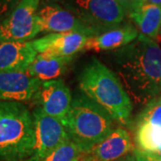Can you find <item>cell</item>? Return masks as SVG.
<instances>
[{
  "instance_id": "cell-25",
  "label": "cell",
  "mask_w": 161,
  "mask_h": 161,
  "mask_svg": "<svg viewBox=\"0 0 161 161\" xmlns=\"http://www.w3.org/2000/svg\"><path fill=\"white\" fill-rule=\"evenodd\" d=\"M21 161H38V160H36L33 157H31V158H27V159H23V160H21Z\"/></svg>"
},
{
  "instance_id": "cell-14",
  "label": "cell",
  "mask_w": 161,
  "mask_h": 161,
  "mask_svg": "<svg viewBox=\"0 0 161 161\" xmlns=\"http://www.w3.org/2000/svg\"><path fill=\"white\" fill-rule=\"evenodd\" d=\"M139 35L138 30L132 23L124 24L98 36L89 38L83 50L114 51L131 44Z\"/></svg>"
},
{
  "instance_id": "cell-10",
  "label": "cell",
  "mask_w": 161,
  "mask_h": 161,
  "mask_svg": "<svg viewBox=\"0 0 161 161\" xmlns=\"http://www.w3.org/2000/svg\"><path fill=\"white\" fill-rule=\"evenodd\" d=\"M135 148L130 133L117 127L107 138L83 153L80 161H115L133 152Z\"/></svg>"
},
{
  "instance_id": "cell-26",
  "label": "cell",
  "mask_w": 161,
  "mask_h": 161,
  "mask_svg": "<svg viewBox=\"0 0 161 161\" xmlns=\"http://www.w3.org/2000/svg\"><path fill=\"white\" fill-rule=\"evenodd\" d=\"M154 154H156V155H158V156H159V157H161V147L158 150V151L156 152V153H154Z\"/></svg>"
},
{
  "instance_id": "cell-21",
  "label": "cell",
  "mask_w": 161,
  "mask_h": 161,
  "mask_svg": "<svg viewBox=\"0 0 161 161\" xmlns=\"http://www.w3.org/2000/svg\"><path fill=\"white\" fill-rule=\"evenodd\" d=\"M122 7L125 15H130L139 6L144 4V0H115Z\"/></svg>"
},
{
  "instance_id": "cell-7",
  "label": "cell",
  "mask_w": 161,
  "mask_h": 161,
  "mask_svg": "<svg viewBox=\"0 0 161 161\" xmlns=\"http://www.w3.org/2000/svg\"><path fill=\"white\" fill-rule=\"evenodd\" d=\"M35 146L32 157L41 161L51 151L70 138L63 122L46 114L40 108L33 113Z\"/></svg>"
},
{
  "instance_id": "cell-12",
  "label": "cell",
  "mask_w": 161,
  "mask_h": 161,
  "mask_svg": "<svg viewBox=\"0 0 161 161\" xmlns=\"http://www.w3.org/2000/svg\"><path fill=\"white\" fill-rule=\"evenodd\" d=\"M88 37L77 32L49 33L31 41L35 50L59 58H72L75 54L83 50Z\"/></svg>"
},
{
  "instance_id": "cell-5",
  "label": "cell",
  "mask_w": 161,
  "mask_h": 161,
  "mask_svg": "<svg viewBox=\"0 0 161 161\" xmlns=\"http://www.w3.org/2000/svg\"><path fill=\"white\" fill-rule=\"evenodd\" d=\"M68 10L98 35L120 26L125 14L115 0H72Z\"/></svg>"
},
{
  "instance_id": "cell-15",
  "label": "cell",
  "mask_w": 161,
  "mask_h": 161,
  "mask_svg": "<svg viewBox=\"0 0 161 161\" xmlns=\"http://www.w3.org/2000/svg\"><path fill=\"white\" fill-rule=\"evenodd\" d=\"M71 59L40 53L31 64L27 74L42 82L57 80L65 74Z\"/></svg>"
},
{
  "instance_id": "cell-18",
  "label": "cell",
  "mask_w": 161,
  "mask_h": 161,
  "mask_svg": "<svg viewBox=\"0 0 161 161\" xmlns=\"http://www.w3.org/2000/svg\"><path fill=\"white\" fill-rule=\"evenodd\" d=\"M82 155L80 147L69 138L41 161H80Z\"/></svg>"
},
{
  "instance_id": "cell-17",
  "label": "cell",
  "mask_w": 161,
  "mask_h": 161,
  "mask_svg": "<svg viewBox=\"0 0 161 161\" xmlns=\"http://www.w3.org/2000/svg\"><path fill=\"white\" fill-rule=\"evenodd\" d=\"M134 126L136 148L144 152L156 153L161 147V127L150 123H141Z\"/></svg>"
},
{
  "instance_id": "cell-6",
  "label": "cell",
  "mask_w": 161,
  "mask_h": 161,
  "mask_svg": "<svg viewBox=\"0 0 161 161\" xmlns=\"http://www.w3.org/2000/svg\"><path fill=\"white\" fill-rule=\"evenodd\" d=\"M40 0H21L0 26V42L28 41L40 32L37 9Z\"/></svg>"
},
{
  "instance_id": "cell-1",
  "label": "cell",
  "mask_w": 161,
  "mask_h": 161,
  "mask_svg": "<svg viewBox=\"0 0 161 161\" xmlns=\"http://www.w3.org/2000/svg\"><path fill=\"white\" fill-rule=\"evenodd\" d=\"M110 64L135 105L146 106L161 96V47L143 35L114 50Z\"/></svg>"
},
{
  "instance_id": "cell-11",
  "label": "cell",
  "mask_w": 161,
  "mask_h": 161,
  "mask_svg": "<svg viewBox=\"0 0 161 161\" xmlns=\"http://www.w3.org/2000/svg\"><path fill=\"white\" fill-rule=\"evenodd\" d=\"M42 81L27 73L0 71V101L23 102L33 99Z\"/></svg>"
},
{
  "instance_id": "cell-19",
  "label": "cell",
  "mask_w": 161,
  "mask_h": 161,
  "mask_svg": "<svg viewBox=\"0 0 161 161\" xmlns=\"http://www.w3.org/2000/svg\"><path fill=\"white\" fill-rule=\"evenodd\" d=\"M141 123H150L161 127V96L154 98L150 103L144 106L143 109L135 119V125Z\"/></svg>"
},
{
  "instance_id": "cell-3",
  "label": "cell",
  "mask_w": 161,
  "mask_h": 161,
  "mask_svg": "<svg viewBox=\"0 0 161 161\" xmlns=\"http://www.w3.org/2000/svg\"><path fill=\"white\" fill-rule=\"evenodd\" d=\"M35 146L33 115L22 102L0 101V161L32 157Z\"/></svg>"
},
{
  "instance_id": "cell-20",
  "label": "cell",
  "mask_w": 161,
  "mask_h": 161,
  "mask_svg": "<svg viewBox=\"0 0 161 161\" xmlns=\"http://www.w3.org/2000/svg\"><path fill=\"white\" fill-rule=\"evenodd\" d=\"M21 0H0V26L11 15Z\"/></svg>"
},
{
  "instance_id": "cell-8",
  "label": "cell",
  "mask_w": 161,
  "mask_h": 161,
  "mask_svg": "<svg viewBox=\"0 0 161 161\" xmlns=\"http://www.w3.org/2000/svg\"><path fill=\"white\" fill-rule=\"evenodd\" d=\"M40 32H77L88 38L98 36L93 30L73 13L58 5H47L38 12Z\"/></svg>"
},
{
  "instance_id": "cell-24",
  "label": "cell",
  "mask_w": 161,
  "mask_h": 161,
  "mask_svg": "<svg viewBox=\"0 0 161 161\" xmlns=\"http://www.w3.org/2000/svg\"><path fill=\"white\" fill-rule=\"evenodd\" d=\"M144 3L155 5V6H160L161 7V0H144Z\"/></svg>"
},
{
  "instance_id": "cell-9",
  "label": "cell",
  "mask_w": 161,
  "mask_h": 161,
  "mask_svg": "<svg viewBox=\"0 0 161 161\" xmlns=\"http://www.w3.org/2000/svg\"><path fill=\"white\" fill-rule=\"evenodd\" d=\"M33 99L39 105L38 108L48 115L62 121L63 124L73 101L69 88L61 79L42 82Z\"/></svg>"
},
{
  "instance_id": "cell-22",
  "label": "cell",
  "mask_w": 161,
  "mask_h": 161,
  "mask_svg": "<svg viewBox=\"0 0 161 161\" xmlns=\"http://www.w3.org/2000/svg\"><path fill=\"white\" fill-rule=\"evenodd\" d=\"M132 153L134 154L138 161H161V157L159 156L153 154V153L144 152L137 148H135V150H133Z\"/></svg>"
},
{
  "instance_id": "cell-27",
  "label": "cell",
  "mask_w": 161,
  "mask_h": 161,
  "mask_svg": "<svg viewBox=\"0 0 161 161\" xmlns=\"http://www.w3.org/2000/svg\"><path fill=\"white\" fill-rule=\"evenodd\" d=\"M159 37H161V26H160V30H159V35H158Z\"/></svg>"
},
{
  "instance_id": "cell-13",
  "label": "cell",
  "mask_w": 161,
  "mask_h": 161,
  "mask_svg": "<svg viewBox=\"0 0 161 161\" xmlns=\"http://www.w3.org/2000/svg\"><path fill=\"white\" fill-rule=\"evenodd\" d=\"M37 56L31 41L0 42V71L27 73Z\"/></svg>"
},
{
  "instance_id": "cell-4",
  "label": "cell",
  "mask_w": 161,
  "mask_h": 161,
  "mask_svg": "<svg viewBox=\"0 0 161 161\" xmlns=\"http://www.w3.org/2000/svg\"><path fill=\"white\" fill-rule=\"evenodd\" d=\"M64 125L70 139L83 153L115 130L114 120L108 113L83 93L76 95L73 99Z\"/></svg>"
},
{
  "instance_id": "cell-2",
  "label": "cell",
  "mask_w": 161,
  "mask_h": 161,
  "mask_svg": "<svg viewBox=\"0 0 161 161\" xmlns=\"http://www.w3.org/2000/svg\"><path fill=\"white\" fill-rule=\"evenodd\" d=\"M81 92L105 109L112 119L127 125L132 116V101L119 77L98 58L85 64L79 78Z\"/></svg>"
},
{
  "instance_id": "cell-23",
  "label": "cell",
  "mask_w": 161,
  "mask_h": 161,
  "mask_svg": "<svg viewBox=\"0 0 161 161\" xmlns=\"http://www.w3.org/2000/svg\"><path fill=\"white\" fill-rule=\"evenodd\" d=\"M115 161H138L137 160V158H135V156L133 153H130V154H128V155L124 156V157H122L120 158L119 159H117V160Z\"/></svg>"
},
{
  "instance_id": "cell-16",
  "label": "cell",
  "mask_w": 161,
  "mask_h": 161,
  "mask_svg": "<svg viewBox=\"0 0 161 161\" xmlns=\"http://www.w3.org/2000/svg\"><path fill=\"white\" fill-rule=\"evenodd\" d=\"M139 33L152 40H157L161 26L160 6L144 3L129 15Z\"/></svg>"
}]
</instances>
